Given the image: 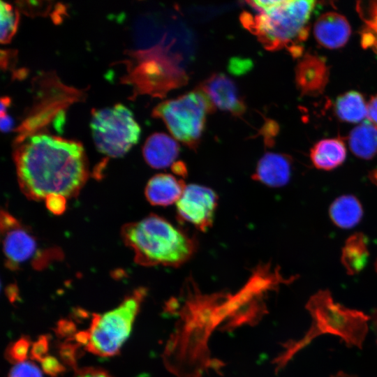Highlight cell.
Segmentation results:
<instances>
[{"label":"cell","instance_id":"cell-1","mask_svg":"<svg viewBox=\"0 0 377 377\" xmlns=\"http://www.w3.org/2000/svg\"><path fill=\"white\" fill-rule=\"evenodd\" d=\"M221 292L202 293L194 279L185 280L179 298L172 297L165 309L178 317L162 357L166 369L177 377H201L209 369L218 373L223 362L212 358L209 337L218 330L216 310Z\"/></svg>","mask_w":377,"mask_h":377},{"label":"cell","instance_id":"cell-2","mask_svg":"<svg viewBox=\"0 0 377 377\" xmlns=\"http://www.w3.org/2000/svg\"><path fill=\"white\" fill-rule=\"evenodd\" d=\"M14 158L20 187L31 200L53 194L73 197L89 177L82 145L57 136L28 137L17 146Z\"/></svg>","mask_w":377,"mask_h":377},{"label":"cell","instance_id":"cell-3","mask_svg":"<svg viewBox=\"0 0 377 377\" xmlns=\"http://www.w3.org/2000/svg\"><path fill=\"white\" fill-rule=\"evenodd\" d=\"M254 13L241 15L242 24L269 50L286 48L293 56L302 52L315 1H253Z\"/></svg>","mask_w":377,"mask_h":377},{"label":"cell","instance_id":"cell-4","mask_svg":"<svg viewBox=\"0 0 377 377\" xmlns=\"http://www.w3.org/2000/svg\"><path fill=\"white\" fill-rule=\"evenodd\" d=\"M306 308L311 316V325L302 338L282 344V351L273 360L276 373L320 335L339 337L348 346H362L368 332L369 317L367 314L336 302L327 290H319L312 295Z\"/></svg>","mask_w":377,"mask_h":377},{"label":"cell","instance_id":"cell-5","mask_svg":"<svg viewBox=\"0 0 377 377\" xmlns=\"http://www.w3.org/2000/svg\"><path fill=\"white\" fill-rule=\"evenodd\" d=\"M121 237L133 251L135 262L146 267H178L193 256L198 246L193 237L154 214L125 224Z\"/></svg>","mask_w":377,"mask_h":377},{"label":"cell","instance_id":"cell-6","mask_svg":"<svg viewBox=\"0 0 377 377\" xmlns=\"http://www.w3.org/2000/svg\"><path fill=\"white\" fill-rule=\"evenodd\" d=\"M147 292L145 288H138L116 308L103 314H93L86 331V349L103 357L117 355L131 332Z\"/></svg>","mask_w":377,"mask_h":377},{"label":"cell","instance_id":"cell-7","mask_svg":"<svg viewBox=\"0 0 377 377\" xmlns=\"http://www.w3.org/2000/svg\"><path fill=\"white\" fill-rule=\"evenodd\" d=\"M214 107L201 88L158 104L154 110L172 136L189 148L195 149L205 129L207 115Z\"/></svg>","mask_w":377,"mask_h":377},{"label":"cell","instance_id":"cell-8","mask_svg":"<svg viewBox=\"0 0 377 377\" xmlns=\"http://www.w3.org/2000/svg\"><path fill=\"white\" fill-rule=\"evenodd\" d=\"M90 127L98 150L114 158L126 154L138 142L141 132L132 112L122 104L95 110Z\"/></svg>","mask_w":377,"mask_h":377},{"label":"cell","instance_id":"cell-9","mask_svg":"<svg viewBox=\"0 0 377 377\" xmlns=\"http://www.w3.org/2000/svg\"><path fill=\"white\" fill-rule=\"evenodd\" d=\"M1 232L8 268L15 270L29 263L35 268L45 267V253L39 249L34 235L16 218L3 210L1 212ZM50 252L52 251L50 250L46 253Z\"/></svg>","mask_w":377,"mask_h":377},{"label":"cell","instance_id":"cell-10","mask_svg":"<svg viewBox=\"0 0 377 377\" xmlns=\"http://www.w3.org/2000/svg\"><path fill=\"white\" fill-rule=\"evenodd\" d=\"M218 206V195L212 188L191 184L176 203L177 216L179 221L188 223L202 232L212 226Z\"/></svg>","mask_w":377,"mask_h":377},{"label":"cell","instance_id":"cell-11","mask_svg":"<svg viewBox=\"0 0 377 377\" xmlns=\"http://www.w3.org/2000/svg\"><path fill=\"white\" fill-rule=\"evenodd\" d=\"M200 88L214 108L235 116L242 115L245 112L246 105L236 84L225 74L212 75L201 84Z\"/></svg>","mask_w":377,"mask_h":377},{"label":"cell","instance_id":"cell-12","mask_svg":"<svg viewBox=\"0 0 377 377\" xmlns=\"http://www.w3.org/2000/svg\"><path fill=\"white\" fill-rule=\"evenodd\" d=\"M329 74V68L324 58L308 54L300 61L296 67V84L302 94L318 95L325 89Z\"/></svg>","mask_w":377,"mask_h":377},{"label":"cell","instance_id":"cell-13","mask_svg":"<svg viewBox=\"0 0 377 377\" xmlns=\"http://www.w3.org/2000/svg\"><path fill=\"white\" fill-rule=\"evenodd\" d=\"M351 34V27L347 19L336 12L322 14L313 25L316 41L327 49H338L344 46Z\"/></svg>","mask_w":377,"mask_h":377},{"label":"cell","instance_id":"cell-14","mask_svg":"<svg viewBox=\"0 0 377 377\" xmlns=\"http://www.w3.org/2000/svg\"><path fill=\"white\" fill-rule=\"evenodd\" d=\"M290 175V157L268 152L258 161L252 179L270 187H281L288 183Z\"/></svg>","mask_w":377,"mask_h":377},{"label":"cell","instance_id":"cell-15","mask_svg":"<svg viewBox=\"0 0 377 377\" xmlns=\"http://www.w3.org/2000/svg\"><path fill=\"white\" fill-rule=\"evenodd\" d=\"M186 185L171 174L160 173L153 176L145 187V197L155 206L166 207L177 203Z\"/></svg>","mask_w":377,"mask_h":377},{"label":"cell","instance_id":"cell-16","mask_svg":"<svg viewBox=\"0 0 377 377\" xmlns=\"http://www.w3.org/2000/svg\"><path fill=\"white\" fill-rule=\"evenodd\" d=\"M179 150V145L174 138L163 133H156L147 139L142 154L150 167L163 169L172 166Z\"/></svg>","mask_w":377,"mask_h":377},{"label":"cell","instance_id":"cell-17","mask_svg":"<svg viewBox=\"0 0 377 377\" xmlns=\"http://www.w3.org/2000/svg\"><path fill=\"white\" fill-rule=\"evenodd\" d=\"M346 154V148L342 140L327 138L319 140L312 147L310 158L316 168L330 171L343 163Z\"/></svg>","mask_w":377,"mask_h":377},{"label":"cell","instance_id":"cell-18","mask_svg":"<svg viewBox=\"0 0 377 377\" xmlns=\"http://www.w3.org/2000/svg\"><path fill=\"white\" fill-rule=\"evenodd\" d=\"M329 214L332 221L339 228L350 229L357 225L363 216L359 200L353 195H343L331 204Z\"/></svg>","mask_w":377,"mask_h":377},{"label":"cell","instance_id":"cell-19","mask_svg":"<svg viewBox=\"0 0 377 377\" xmlns=\"http://www.w3.org/2000/svg\"><path fill=\"white\" fill-rule=\"evenodd\" d=\"M348 145L355 156L369 160L377 155V127L368 119L349 133Z\"/></svg>","mask_w":377,"mask_h":377},{"label":"cell","instance_id":"cell-20","mask_svg":"<svg viewBox=\"0 0 377 377\" xmlns=\"http://www.w3.org/2000/svg\"><path fill=\"white\" fill-rule=\"evenodd\" d=\"M369 255L367 237L363 233L357 232L346 241L341 260L347 273L353 275L364 268Z\"/></svg>","mask_w":377,"mask_h":377},{"label":"cell","instance_id":"cell-21","mask_svg":"<svg viewBox=\"0 0 377 377\" xmlns=\"http://www.w3.org/2000/svg\"><path fill=\"white\" fill-rule=\"evenodd\" d=\"M334 108L338 118L348 123H359L367 117V103L357 91H348L339 96Z\"/></svg>","mask_w":377,"mask_h":377},{"label":"cell","instance_id":"cell-22","mask_svg":"<svg viewBox=\"0 0 377 377\" xmlns=\"http://www.w3.org/2000/svg\"><path fill=\"white\" fill-rule=\"evenodd\" d=\"M19 14L10 4L1 1L0 39L2 43H8L16 33Z\"/></svg>","mask_w":377,"mask_h":377},{"label":"cell","instance_id":"cell-23","mask_svg":"<svg viewBox=\"0 0 377 377\" xmlns=\"http://www.w3.org/2000/svg\"><path fill=\"white\" fill-rule=\"evenodd\" d=\"M364 19L368 31L362 36L363 45L374 47L377 50V1L371 3Z\"/></svg>","mask_w":377,"mask_h":377},{"label":"cell","instance_id":"cell-24","mask_svg":"<svg viewBox=\"0 0 377 377\" xmlns=\"http://www.w3.org/2000/svg\"><path fill=\"white\" fill-rule=\"evenodd\" d=\"M29 347V339L27 337H22L8 347L6 357L10 362L16 364L24 362L28 357Z\"/></svg>","mask_w":377,"mask_h":377},{"label":"cell","instance_id":"cell-25","mask_svg":"<svg viewBox=\"0 0 377 377\" xmlns=\"http://www.w3.org/2000/svg\"><path fill=\"white\" fill-rule=\"evenodd\" d=\"M8 377H43L40 368L34 362L24 361L15 364Z\"/></svg>","mask_w":377,"mask_h":377},{"label":"cell","instance_id":"cell-26","mask_svg":"<svg viewBox=\"0 0 377 377\" xmlns=\"http://www.w3.org/2000/svg\"><path fill=\"white\" fill-rule=\"evenodd\" d=\"M40 362L43 370L51 376H57L65 371V367L55 357L47 355Z\"/></svg>","mask_w":377,"mask_h":377},{"label":"cell","instance_id":"cell-27","mask_svg":"<svg viewBox=\"0 0 377 377\" xmlns=\"http://www.w3.org/2000/svg\"><path fill=\"white\" fill-rule=\"evenodd\" d=\"M45 200L47 208L54 214H62L66 208V198L63 195H50Z\"/></svg>","mask_w":377,"mask_h":377},{"label":"cell","instance_id":"cell-28","mask_svg":"<svg viewBox=\"0 0 377 377\" xmlns=\"http://www.w3.org/2000/svg\"><path fill=\"white\" fill-rule=\"evenodd\" d=\"M49 348V339L47 336H40L36 341L31 349V356L33 359L41 361L47 356Z\"/></svg>","mask_w":377,"mask_h":377},{"label":"cell","instance_id":"cell-29","mask_svg":"<svg viewBox=\"0 0 377 377\" xmlns=\"http://www.w3.org/2000/svg\"><path fill=\"white\" fill-rule=\"evenodd\" d=\"M74 377H112L107 371L94 367L77 369Z\"/></svg>","mask_w":377,"mask_h":377},{"label":"cell","instance_id":"cell-30","mask_svg":"<svg viewBox=\"0 0 377 377\" xmlns=\"http://www.w3.org/2000/svg\"><path fill=\"white\" fill-rule=\"evenodd\" d=\"M367 117L377 127V94L372 96L367 103Z\"/></svg>","mask_w":377,"mask_h":377},{"label":"cell","instance_id":"cell-31","mask_svg":"<svg viewBox=\"0 0 377 377\" xmlns=\"http://www.w3.org/2000/svg\"><path fill=\"white\" fill-rule=\"evenodd\" d=\"M251 66V62L239 59H234L233 61L230 62V69L232 70L235 73H240L246 71V68Z\"/></svg>","mask_w":377,"mask_h":377},{"label":"cell","instance_id":"cell-32","mask_svg":"<svg viewBox=\"0 0 377 377\" xmlns=\"http://www.w3.org/2000/svg\"><path fill=\"white\" fill-rule=\"evenodd\" d=\"M1 129L3 132L7 133L13 128L14 121L13 118L6 113L1 114Z\"/></svg>","mask_w":377,"mask_h":377},{"label":"cell","instance_id":"cell-33","mask_svg":"<svg viewBox=\"0 0 377 377\" xmlns=\"http://www.w3.org/2000/svg\"><path fill=\"white\" fill-rule=\"evenodd\" d=\"M172 171L179 176H184L186 175V168L185 165L182 162L175 163L172 166Z\"/></svg>","mask_w":377,"mask_h":377},{"label":"cell","instance_id":"cell-34","mask_svg":"<svg viewBox=\"0 0 377 377\" xmlns=\"http://www.w3.org/2000/svg\"><path fill=\"white\" fill-rule=\"evenodd\" d=\"M10 100L8 97H3L1 100V114L6 113L7 108L10 105Z\"/></svg>","mask_w":377,"mask_h":377},{"label":"cell","instance_id":"cell-35","mask_svg":"<svg viewBox=\"0 0 377 377\" xmlns=\"http://www.w3.org/2000/svg\"><path fill=\"white\" fill-rule=\"evenodd\" d=\"M371 179L373 180L374 183L377 184V169L371 173Z\"/></svg>","mask_w":377,"mask_h":377},{"label":"cell","instance_id":"cell-36","mask_svg":"<svg viewBox=\"0 0 377 377\" xmlns=\"http://www.w3.org/2000/svg\"><path fill=\"white\" fill-rule=\"evenodd\" d=\"M332 377H355V376L344 374L343 372H339Z\"/></svg>","mask_w":377,"mask_h":377},{"label":"cell","instance_id":"cell-37","mask_svg":"<svg viewBox=\"0 0 377 377\" xmlns=\"http://www.w3.org/2000/svg\"><path fill=\"white\" fill-rule=\"evenodd\" d=\"M375 266H376V272H377V260L376 262V265Z\"/></svg>","mask_w":377,"mask_h":377}]
</instances>
